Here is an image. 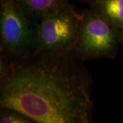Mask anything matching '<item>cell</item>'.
Here are the masks:
<instances>
[{
	"label": "cell",
	"instance_id": "obj_6",
	"mask_svg": "<svg viewBox=\"0 0 123 123\" xmlns=\"http://www.w3.org/2000/svg\"><path fill=\"white\" fill-rule=\"evenodd\" d=\"M95 10L114 26L123 28V0H95Z\"/></svg>",
	"mask_w": 123,
	"mask_h": 123
},
{
	"label": "cell",
	"instance_id": "obj_7",
	"mask_svg": "<svg viewBox=\"0 0 123 123\" xmlns=\"http://www.w3.org/2000/svg\"><path fill=\"white\" fill-rule=\"evenodd\" d=\"M0 123H33L35 122L28 116L17 110L1 107V111L0 114Z\"/></svg>",
	"mask_w": 123,
	"mask_h": 123
},
{
	"label": "cell",
	"instance_id": "obj_2",
	"mask_svg": "<svg viewBox=\"0 0 123 123\" xmlns=\"http://www.w3.org/2000/svg\"><path fill=\"white\" fill-rule=\"evenodd\" d=\"M1 56L10 64L24 61L34 52V24L18 0H1Z\"/></svg>",
	"mask_w": 123,
	"mask_h": 123
},
{
	"label": "cell",
	"instance_id": "obj_8",
	"mask_svg": "<svg viewBox=\"0 0 123 123\" xmlns=\"http://www.w3.org/2000/svg\"></svg>",
	"mask_w": 123,
	"mask_h": 123
},
{
	"label": "cell",
	"instance_id": "obj_5",
	"mask_svg": "<svg viewBox=\"0 0 123 123\" xmlns=\"http://www.w3.org/2000/svg\"><path fill=\"white\" fill-rule=\"evenodd\" d=\"M32 22L46 14L66 9L70 6L66 0H18Z\"/></svg>",
	"mask_w": 123,
	"mask_h": 123
},
{
	"label": "cell",
	"instance_id": "obj_4",
	"mask_svg": "<svg viewBox=\"0 0 123 123\" xmlns=\"http://www.w3.org/2000/svg\"><path fill=\"white\" fill-rule=\"evenodd\" d=\"M119 38V28L95 10L84 14L74 53L82 60L111 57Z\"/></svg>",
	"mask_w": 123,
	"mask_h": 123
},
{
	"label": "cell",
	"instance_id": "obj_3",
	"mask_svg": "<svg viewBox=\"0 0 123 123\" xmlns=\"http://www.w3.org/2000/svg\"><path fill=\"white\" fill-rule=\"evenodd\" d=\"M83 14L71 7L44 14L34 22V53H63L73 51Z\"/></svg>",
	"mask_w": 123,
	"mask_h": 123
},
{
	"label": "cell",
	"instance_id": "obj_1",
	"mask_svg": "<svg viewBox=\"0 0 123 123\" xmlns=\"http://www.w3.org/2000/svg\"><path fill=\"white\" fill-rule=\"evenodd\" d=\"M74 53H34L9 62L1 77L0 105L38 123L92 122L90 77Z\"/></svg>",
	"mask_w": 123,
	"mask_h": 123
}]
</instances>
